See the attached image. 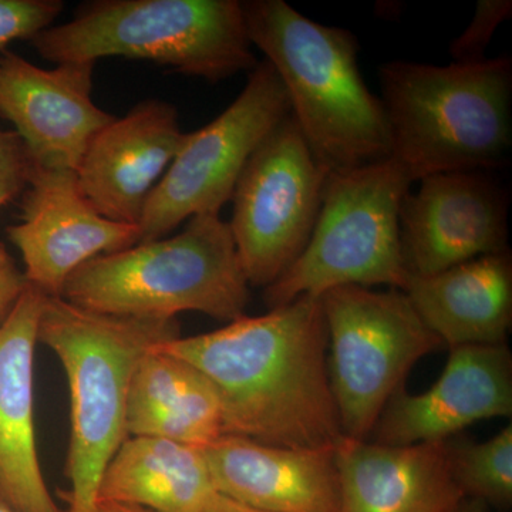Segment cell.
<instances>
[{
	"mask_svg": "<svg viewBox=\"0 0 512 512\" xmlns=\"http://www.w3.org/2000/svg\"><path fill=\"white\" fill-rule=\"evenodd\" d=\"M252 46L284 84L291 114L329 173L390 158L382 100L367 89L356 37L320 25L284 0L242 2Z\"/></svg>",
	"mask_w": 512,
	"mask_h": 512,
	"instance_id": "obj_2",
	"label": "cell"
},
{
	"mask_svg": "<svg viewBox=\"0 0 512 512\" xmlns=\"http://www.w3.org/2000/svg\"><path fill=\"white\" fill-rule=\"evenodd\" d=\"M215 494L201 448L127 437L104 470L99 501L151 512H205Z\"/></svg>",
	"mask_w": 512,
	"mask_h": 512,
	"instance_id": "obj_21",
	"label": "cell"
},
{
	"mask_svg": "<svg viewBox=\"0 0 512 512\" xmlns=\"http://www.w3.org/2000/svg\"><path fill=\"white\" fill-rule=\"evenodd\" d=\"M94 66L43 69L15 53L0 55V116L36 167L76 171L92 138L114 119L92 99Z\"/></svg>",
	"mask_w": 512,
	"mask_h": 512,
	"instance_id": "obj_13",
	"label": "cell"
},
{
	"mask_svg": "<svg viewBox=\"0 0 512 512\" xmlns=\"http://www.w3.org/2000/svg\"><path fill=\"white\" fill-rule=\"evenodd\" d=\"M62 298L120 318L174 320L200 312L229 323L245 316L249 284L228 222L205 214L173 237L97 256L70 276Z\"/></svg>",
	"mask_w": 512,
	"mask_h": 512,
	"instance_id": "obj_5",
	"label": "cell"
},
{
	"mask_svg": "<svg viewBox=\"0 0 512 512\" xmlns=\"http://www.w3.org/2000/svg\"><path fill=\"white\" fill-rule=\"evenodd\" d=\"M403 292L444 346L505 345L512 320L510 251L480 256L439 274L410 276Z\"/></svg>",
	"mask_w": 512,
	"mask_h": 512,
	"instance_id": "obj_19",
	"label": "cell"
},
{
	"mask_svg": "<svg viewBox=\"0 0 512 512\" xmlns=\"http://www.w3.org/2000/svg\"><path fill=\"white\" fill-rule=\"evenodd\" d=\"M32 168V158L18 134L0 128V212L26 190Z\"/></svg>",
	"mask_w": 512,
	"mask_h": 512,
	"instance_id": "obj_25",
	"label": "cell"
},
{
	"mask_svg": "<svg viewBox=\"0 0 512 512\" xmlns=\"http://www.w3.org/2000/svg\"><path fill=\"white\" fill-rule=\"evenodd\" d=\"M26 286L28 282L23 271H20L8 248L0 242V326L9 318Z\"/></svg>",
	"mask_w": 512,
	"mask_h": 512,
	"instance_id": "obj_26",
	"label": "cell"
},
{
	"mask_svg": "<svg viewBox=\"0 0 512 512\" xmlns=\"http://www.w3.org/2000/svg\"><path fill=\"white\" fill-rule=\"evenodd\" d=\"M512 414V356L507 345L451 349L436 383L394 394L373 429L375 443L412 446L450 440L470 424Z\"/></svg>",
	"mask_w": 512,
	"mask_h": 512,
	"instance_id": "obj_15",
	"label": "cell"
},
{
	"mask_svg": "<svg viewBox=\"0 0 512 512\" xmlns=\"http://www.w3.org/2000/svg\"><path fill=\"white\" fill-rule=\"evenodd\" d=\"M451 466L464 497L508 507L512 501V427L484 443L451 441Z\"/></svg>",
	"mask_w": 512,
	"mask_h": 512,
	"instance_id": "obj_22",
	"label": "cell"
},
{
	"mask_svg": "<svg viewBox=\"0 0 512 512\" xmlns=\"http://www.w3.org/2000/svg\"><path fill=\"white\" fill-rule=\"evenodd\" d=\"M63 8L60 0H0V52L53 26Z\"/></svg>",
	"mask_w": 512,
	"mask_h": 512,
	"instance_id": "obj_23",
	"label": "cell"
},
{
	"mask_svg": "<svg viewBox=\"0 0 512 512\" xmlns=\"http://www.w3.org/2000/svg\"><path fill=\"white\" fill-rule=\"evenodd\" d=\"M379 77L390 158L413 183L505 164L512 143L510 57L448 66L389 62Z\"/></svg>",
	"mask_w": 512,
	"mask_h": 512,
	"instance_id": "obj_3",
	"label": "cell"
},
{
	"mask_svg": "<svg viewBox=\"0 0 512 512\" xmlns=\"http://www.w3.org/2000/svg\"><path fill=\"white\" fill-rule=\"evenodd\" d=\"M456 512H485V504L477 500H464Z\"/></svg>",
	"mask_w": 512,
	"mask_h": 512,
	"instance_id": "obj_29",
	"label": "cell"
},
{
	"mask_svg": "<svg viewBox=\"0 0 512 512\" xmlns=\"http://www.w3.org/2000/svg\"><path fill=\"white\" fill-rule=\"evenodd\" d=\"M400 208V239L410 276L439 274L508 251V194L490 171L429 175Z\"/></svg>",
	"mask_w": 512,
	"mask_h": 512,
	"instance_id": "obj_11",
	"label": "cell"
},
{
	"mask_svg": "<svg viewBox=\"0 0 512 512\" xmlns=\"http://www.w3.org/2000/svg\"><path fill=\"white\" fill-rule=\"evenodd\" d=\"M30 42L55 64L127 57L211 83L258 64L238 0H100Z\"/></svg>",
	"mask_w": 512,
	"mask_h": 512,
	"instance_id": "obj_6",
	"label": "cell"
},
{
	"mask_svg": "<svg viewBox=\"0 0 512 512\" xmlns=\"http://www.w3.org/2000/svg\"><path fill=\"white\" fill-rule=\"evenodd\" d=\"M328 328L330 387L343 436L369 440L412 367L443 342L406 293L342 286L322 296Z\"/></svg>",
	"mask_w": 512,
	"mask_h": 512,
	"instance_id": "obj_8",
	"label": "cell"
},
{
	"mask_svg": "<svg viewBox=\"0 0 512 512\" xmlns=\"http://www.w3.org/2000/svg\"><path fill=\"white\" fill-rule=\"evenodd\" d=\"M205 512H266L256 510V508L248 507L237 501L231 500V498L225 497L220 493L215 494L212 498L210 505H208L207 511Z\"/></svg>",
	"mask_w": 512,
	"mask_h": 512,
	"instance_id": "obj_27",
	"label": "cell"
},
{
	"mask_svg": "<svg viewBox=\"0 0 512 512\" xmlns=\"http://www.w3.org/2000/svg\"><path fill=\"white\" fill-rule=\"evenodd\" d=\"M335 460L342 512H456L466 500L450 440L384 446L343 437Z\"/></svg>",
	"mask_w": 512,
	"mask_h": 512,
	"instance_id": "obj_18",
	"label": "cell"
},
{
	"mask_svg": "<svg viewBox=\"0 0 512 512\" xmlns=\"http://www.w3.org/2000/svg\"><path fill=\"white\" fill-rule=\"evenodd\" d=\"M412 178L392 158L330 173L308 245L265 288L269 308L342 286L404 291L410 274L400 239V208Z\"/></svg>",
	"mask_w": 512,
	"mask_h": 512,
	"instance_id": "obj_7",
	"label": "cell"
},
{
	"mask_svg": "<svg viewBox=\"0 0 512 512\" xmlns=\"http://www.w3.org/2000/svg\"><path fill=\"white\" fill-rule=\"evenodd\" d=\"M161 345V343H160ZM143 356L128 390L127 437L201 448L225 436L217 390L200 370L160 349Z\"/></svg>",
	"mask_w": 512,
	"mask_h": 512,
	"instance_id": "obj_20",
	"label": "cell"
},
{
	"mask_svg": "<svg viewBox=\"0 0 512 512\" xmlns=\"http://www.w3.org/2000/svg\"><path fill=\"white\" fill-rule=\"evenodd\" d=\"M47 296L26 286L0 326V500L18 512H62L37 453L33 375Z\"/></svg>",
	"mask_w": 512,
	"mask_h": 512,
	"instance_id": "obj_17",
	"label": "cell"
},
{
	"mask_svg": "<svg viewBox=\"0 0 512 512\" xmlns=\"http://www.w3.org/2000/svg\"><path fill=\"white\" fill-rule=\"evenodd\" d=\"M0 512H18L13 510L10 505L6 504L5 501L0 500Z\"/></svg>",
	"mask_w": 512,
	"mask_h": 512,
	"instance_id": "obj_30",
	"label": "cell"
},
{
	"mask_svg": "<svg viewBox=\"0 0 512 512\" xmlns=\"http://www.w3.org/2000/svg\"><path fill=\"white\" fill-rule=\"evenodd\" d=\"M329 174L292 114L249 157L232 194L228 222L249 286L268 288L302 254Z\"/></svg>",
	"mask_w": 512,
	"mask_h": 512,
	"instance_id": "obj_9",
	"label": "cell"
},
{
	"mask_svg": "<svg viewBox=\"0 0 512 512\" xmlns=\"http://www.w3.org/2000/svg\"><path fill=\"white\" fill-rule=\"evenodd\" d=\"M8 237L22 256L26 282L47 298H62L77 269L97 256L134 247L140 229L94 210L80 191L76 171L33 164L19 224L8 228Z\"/></svg>",
	"mask_w": 512,
	"mask_h": 512,
	"instance_id": "obj_12",
	"label": "cell"
},
{
	"mask_svg": "<svg viewBox=\"0 0 512 512\" xmlns=\"http://www.w3.org/2000/svg\"><path fill=\"white\" fill-rule=\"evenodd\" d=\"M217 493L266 512H342L335 448L222 436L201 447Z\"/></svg>",
	"mask_w": 512,
	"mask_h": 512,
	"instance_id": "obj_16",
	"label": "cell"
},
{
	"mask_svg": "<svg viewBox=\"0 0 512 512\" xmlns=\"http://www.w3.org/2000/svg\"><path fill=\"white\" fill-rule=\"evenodd\" d=\"M289 114L288 96L274 67L266 60L256 64L224 113L185 134L183 146L148 198L138 222L140 242L168 237L197 215L220 214L249 157Z\"/></svg>",
	"mask_w": 512,
	"mask_h": 512,
	"instance_id": "obj_10",
	"label": "cell"
},
{
	"mask_svg": "<svg viewBox=\"0 0 512 512\" xmlns=\"http://www.w3.org/2000/svg\"><path fill=\"white\" fill-rule=\"evenodd\" d=\"M185 134L174 106L141 101L92 138L76 170L80 191L103 217L138 227Z\"/></svg>",
	"mask_w": 512,
	"mask_h": 512,
	"instance_id": "obj_14",
	"label": "cell"
},
{
	"mask_svg": "<svg viewBox=\"0 0 512 512\" xmlns=\"http://www.w3.org/2000/svg\"><path fill=\"white\" fill-rule=\"evenodd\" d=\"M217 390L225 436L285 448H335L343 439L330 387L322 298L301 296L262 316L161 343Z\"/></svg>",
	"mask_w": 512,
	"mask_h": 512,
	"instance_id": "obj_1",
	"label": "cell"
},
{
	"mask_svg": "<svg viewBox=\"0 0 512 512\" xmlns=\"http://www.w3.org/2000/svg\"><path fill=\"white\" fill-rule=\"evenodd\" d=\"M178 336L175 319L120 318L46 298L37 340L59 359L70 393V487L60 493L67 512H96L101 477L127 439L134 370L147 352Z\"/></svg>",
	"mask_w": 512,
	"mask_h": 512,
	"instance_id": "obj_4",
	"label": "cell"
},
{
	"mask_svg": "<svg viewBox=\"0 0 512 512\" xmlns=\"http://www.w3.org/2000/svg\"><path fill=\"white\" fill-rule=\"evenodd\" d=\"M511 0H480L473 19L464 32L451 43L453 63H478L487 59L485 50L495 35V30L511 18Z\"/></svg>",
	"mask_w": 512,
	"mask_h": 512,
	"instance_id": "obj_24",
	"label": "cell"
},
{
	"mask_svg": "<svg viewBox=\"0 0 512 512\" xmlns=\"http://www.w3.org/2000/svg\"><path fill=\"white\" fill-rule=\"evenodd\" d=\"M96 512H151L144 508L133 507V505H124L110 503V501H99Z\"/></svg>",
	"mask_w": 512,
	"mask_h": 512,
	"instance_id": "obj_28",
	"label": "cell"
}]
</instances>
